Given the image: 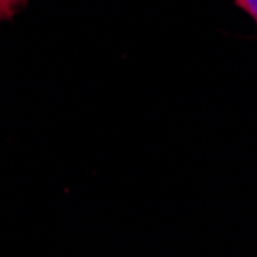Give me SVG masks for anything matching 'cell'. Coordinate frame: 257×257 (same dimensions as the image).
Instances as JSON below:
<instances>
[{
    "label": "cell",
    "instance_id": "6da1fadb",
    "mask_svg": "<svg viewBox=\"0 0 257 257\" xmlns=\"http://www.w3.org/2000/svg\"><path fill=\"white\" fill-rule=\"evenodd\" d=\"M27 4L28 0H0V20H11Z\"/></svg>",
    "mask_w": 257,
    "mask_h": 257
},
{
    "label": "cell",
    "instance_id": "7a4b0ae2",
    "mask_svg": "<svg viewBox=\"0 0 257 257\" xmlns=\"http://www.w3.org/2000/svg\"><path fill=\"white\" fill-rule=\"evenodd\" d=\"M234 5L243 10L254 20L257 27V0H234Z\"/></svg>",
    "mask_w": 257,
    "mask_h": 257
}]
</instances>
